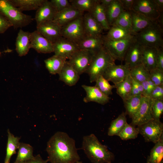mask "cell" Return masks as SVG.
I'll return each instance as SVG.
<instances>
[{"label":"cell","instance_id":"obj_32","mask_svg":"<svg viewBox=\"0 0 163 163\" xmlns=\"http://www.w3.org/2000/svg\"><path fill=\"white\" fill-rule=\"evenodd\" d=\"M117 93L122 98L123 101L131 97L132 87V78L129 74L124 80L118 84L114 85Z\"/></svg>","mask_w":163,"mask_h":163},{"label":"cell","instance_id":"obj_8","mask_svg":"<svg viewBox=\"0 0 163 163\" xmlns=\"http://www.w3.org/2000/svg\"><path fill=\"white\" fill-rule=\"evenodd\" d=\"M137 127L139 134L143 136L146 142L155 144L163 136V123L160 120L153 119Z\"/></svg>","mask_w":163,"mask_h":163},{"label":"cell","instance_id":"obj_35","mask_svg":"<svg viewBox=\"0 0 163 163\" xmlns=\"http://www.w3.org/2000/svg\"><path fill=\"white\" fill-rule=\"evenodd\" d=\"M45 0H9L21 11L37 10Z\"/></svg>","mask_w":163,"mask_h":163},{"label":"cell","instance_id":"obj_31","mask_svg":"<svg viewBox=\"0 0 163 163\" xmlns=\"http://www.w3.org/2000/svg\"><path fill=\"white\" fill-rule=\"evenodd\" d=\"M17 155L14 163H22L31 160L35 157L33 155V149L30 145L20 142Z\"/></svg>","mask_w":163,"mask_h":163},{"label":"cell","instance_id":"obj_48","mask_svg":"<svg viewBox=\"0 0 163 163\" xmlns=\"http://www.w3.org/2000/svg\"><path fill=\"white\" fill-rule=\"evenodd\" d=\"M156 68L163 72V48L157 49Z\"/></svg>","mask_w":163,"mask_h":163},{"label":"cell","instance_id":"obj_11","mask_svg":"<svg viewBox=\"0 0 163 163\" xmlns=\"http://www.w3.org/2000/svg\"><path fill=\"white\" fill-rule=\"evenodd\" d=\"M153 101L149 97L142 96L140 107L132 118L131 124L138 126L153 119L151 113Z\"/></svg>","mask_w":163,"mask_h":163},{"label":"cell","instance_id":"obj_40","mask_svg":"<svg viewBox=\"0 0 163 163\" xmlns=\"http://www.w3.org/2000/svg\"><path fill=\"white\" fill-rule=\"evenodd\" d=\"M97 0H70L71 5L80 11L90 12L94 6Z\"/></svg>","mask_w":163,"mask_h":163},{"label":"cell","instance_id":"obj_34","mask_svg":"<svg viewBox=\"0 0 163 163\" xmlns=\"http://www.w3.org/2000/svg\"><path fill=\"white\" fill-rule=\"evenodd\" d=\"M126 115L125 112H123L116 119L111 121L108 129L109 136H118L127 123Z\"/></svg>","mask_w":163,"mask_h":163},{"label":"cell","instance_id":"obj_51","mask_svg":"<svg viewBox=\"0 0 163 163\" xmlns=\"http://www.w3.org/2000/svg\"><path fill=\"white\" fill-rule=\"evenodd\" d=\"M140 95L142 94L136 86L132 78V87L131 93V97L136 96Z\"/></svg>","mask_w":163,"mask_h":163},{"label":"cell","instance_id":"obj_59","mask_svg":"<svg viewBox=\"0 0 163 163\" xmlns=\"http://www.w3.org/2000/svg\"></svg>","mask_w":163,"mask_h":163},{"label":"cell","instance_id":"obj_41","mask_svg":"<svg viewBox=\"0 0 163 163\" xmlns=\"http://www.w3.org/2000/svg\"><path fill=\"white\" fill-rule=\"evenodd\" d=\"M95 86L106 95L109 96L112 94V90L115 88L114 85H110L109 81L103 75L98 77L96 80Z\"/></svg>","mask_w":163,"mask_h":163},{"label":"cell","instance_id":"obj_2","mask_svg":"<svg viewBox=\"0 0 163 163\" xmlns=\"http://www.w3.org/2000/svg\"><path fill=\"white\" fill-rule=\"evenodd\" d=\"M82 140L81 149L92 163H112L114 160L113 153L94 134L84 136Z\"/></svg>","mask_w":163,"mask_h":163},{"label":"cell","instance_id":"obj_52","mask_svg":"<svg viewBox=\"0 0 163 163\" xmlns=\"http://www.w3.org/2000/svg\"><path fill=\"white\" fill-rule=\"evenodd\" d=\"M154 2L157 5L160 11L162 12L163 9V0H153Z\"/></svg>","mask_w":163,"mask_h":163},{"label":"cell","instance_id":"obj_37","mask_svg":"<svg viewBox=\"0 0 163 163\" xmlns=\"http://www.w3.org/2000/svg\"><path fill=\"white\" fill-rule=\"evenodd\" d=\"M130 75L133 79L140 83L150 79L149 72L142 64L130 69Z\"/></svg>","mask_w":163,"mask_h":163},{"label":"cell","instance_id":"obj_7","mask_svg":"<svg viewBox=\"0 0 163 163\" xmlns=\"http://www.w3.org/2000/svg\"><path fill=\"white\" fill-rule=\"evenodd\" d=\"M83 16L61 27V36L77 44L83 39L86 35L83 27Z\"/></svg>","mask_w":163,"mask_h":163},{"label":"cell","instance_id":"obj_5","mask_svg":"<svg viewBox=\"0 0 163 163\" xmlns=\"http://www.w3.org/2000/svg\"><path fill=\"white\" fill-rule=\"evenodd\" d=\"M0 13L10 22L15 29L27 26L33 21L31 16L24 14L9 0H0Z\"/></svg>","mask_w":163,"mask_h":163},{"label":"cell","instance_id":"obj_55","mask_svg":"<svg viewBox=\"0 0 163 163\" xmlns=\"http://www.w3.org/2000/svg\"><path fill=\"white\" fill-rule=\"evenodd\" d=\"M77 163H82V162L81 161H79Z\"/></svg>","mask_w":163,"mask_h":163},{"label":"cell","instance_id":"obj_15","mask_svg":"<svg viewBox=\"0 0 163 163\" xmlns=\"http://www.w3.org/2000/svg\"><path fill=\"white\" fill-rule=\"evenodd\" d=\"M30 48L37 52L48 53L53 52V43L37 30L30 33Z\"/></svg>","mask_w":163,"mask_h":163},{"label":"cell","instance_id":"obj_43","mask_svg":"<svg viewBox=\"0 0 163 163\" xmlns=\"http://www.w3.org/2000/svg\"><path fill=\"white\" fill-rule=\"evenodd\" d=\"M150 79L156 86L163 85V72L155 68L149 72Z\"/></svg>","mask_w":163,"mask_h":163},{"label":"cell","instance_id":"obj_30","mask_svg":"<svg viewBox=\"0 0 163 163\" xmlns=\"http://www.w3.org/2000/svg\"><path fill=\"white\" fill-rule=\"evenodd\" d=\"M67 60L60 56L54 55L44 60L46 67L51 74H59Z\"/></svg>","mask_w":163,"mask_h":163},{"label":"cell","instance_id":"obj_29","mask_svg":"<svg viewBox=\"0 0 163 163\" xmlns=\"http://www.w3.org/2000/svg\"><path fill=\"white\" fill-rule=\"evenodd\" d=\"M105 8L107 20L110 27L124 10L119 0H113L111 4Z\"/></svg>","mask_w":163,"mask_h":163},{"label":"cell","instance_id":"obj_12","mask_svg":"<svg viewBox=\"0 0 163 163\" xmlns=\"http://www.w3.org/2000/svg\"><path fill=\"white\" fill-rule=\"evenodd\" d=\"M54 55L68 60L79 49L77 44L61 37L53 43Z\"/></svg>","mask_w":163,"mask_h":163},{"label":"cell","instance_id":"obj_19","mask_svg":"<svg viewBox=\"0 0 163 163\" xmlns=\"http://www.w3.org/2000/svg\"><path fill=\"white\" fill-rule=\"evenodd\" d=\"M77 45L79 49L87 50L96 54L104 47L103 36H86Z\"/></svg>","mask_w":163,"mask_h":163},{"label":"cell","instance_id":"obj_47","mask_svg":"<svg viewBox=\"0 0 163 163\" xmlns=\"http://www.w3.org/2000/svg\"><path fill=\"white\" fill-rule=\"evenodd\" d=\"M12 26V24L10 22L0 13V34L4 33Z\"/></svg>","mask_w":163,"mask_h":163},{"label":"cell","instance_id":"obj_26","mask_svg":"<svg viewBox=\"0 0 163 163\" xmlns=\"http://www.w3.org/2000/svg\"><path fill=\"white\" fill-rule=\"evenodd\" d=\"M89 13L104 30H108L110 29V26L107 20L105 8L99 0H97L94 6Z\"/></svg>","mask_w":163,"mask_h":163},{"label":"cell","instance_id":"obj_44","mask_svg":"<svg viewBox=\"0 0 163 163\" xmlns=\"http://www.w3.org/2000/svg\"><path fill=\"white\" fill-rule=\"evenodd\" d=\"M50 1L56 12L61 11L71 5L68 0H51Z\"/></svg>","mask_w":163,"mask_h":163},{"label":"cell","instance_id":"obj_56","mask_svg":"<svg viewBox=\"0 0 163 163\" xmlns=\"http://www.w3.org/2000/svg\"><path fill=\"white\" fill-rule=\"evenodd\" d=\"M146 163H149V161L147 160V162Z\"/></svg>","mask_w":163,"mask_h":163},{"label":"cell","instance_id":"obj_42","mask_svg":"<svg viewBox=\"0 0 163 163\" xmlns=\"http://www.w3.org/2000/svg\"><path fill=\"white\" fill-rule=\"evenodd\" d=\"M163 113V100H153L151 107V113L153 119L160 120Z\"/></svg>","mask_w":163,"mask_h":163},{"label":"cell","instance_id":"obj_57","mask_svg":"<svg viewBox=\"0 0 163 163\" xmlns=\"http://www.w3.org/2000/svg\"><path fill=\"white\" fill-rule=\"evenodd\" d=\"M160 163H163V160H162Z\"/></svg>","mask_w":163,"mask_h":163},{"label":"cell","instance_id":"obj_45","mask_svg":"<svg viewBox=\"0 0 163 163\" xmlns=\"http://www.w3.org/2000/svg\"><path fill=\"white\" fill-rule=\"evenodd\" d=\"M149 97L153 100H163V85L156 86Z\"/></svg>","mask_w":163,"mask_h":163},{"label":"cell","instance_id":"obj_6","mask_svg":"<svg viewBox=\"0 0 163 163\" xmlns=\"http://www.w3.org/2000/svg\"><path fill=\"white\" fill-rule=\"evenodd\" d=\"M104 47L115 59L123 61L130 45L136 39L134 38L117 40L108 39L103 36Z\"/></svg>","mask_w":163,"mask_h":163},{"label":"cell","instance_id":"obj_1","mask_svg":"<svg viewBox=\"0 0 163 163\" xmlns=\"http://www.w3.org/2000/svg\"><path fill=\"white\" fill-rule=\"evenodd\" d=\"M46 150L50 163H77L80 159L75 140L64 132L55 133L47 142Z\"/></svg>","mask_w":163,"mask_h":163},{"label":"cell","instance_id":"obj_24","mask_svg":"<svg viewBox=\"0 0 163 163\" xmlns=\"http://www.w3.org/2000/svg\"><path fill=\"white\" fill-rule=\"evenodd\" d=\"M30 33L21 29L18 33L15 42V50L20 56H25L31 48Z\"/></svg>","mask_w":163,"mask_h":163},{"label":"cell","instance_id":"obj_33","mask_svg":"<svg viewBox=\"0 0 163 163\" xmlns=\"http://www.w3.org/2000/svg\"><path fill=\"white\" fill-rule=\"evenodd\" d=\"M143 96H131L123 101L126 115L132 118L136 113L141 104Z\"/></svg>","mask_w":163,"mask_h":163},{"label":"cell","instance_id":"obj_14","mask_svg":"<svg viewBox=\"0 0 163 163\" xmlns=\"http://www.w3.org/2000/svg\"><path fill=\"white\" fill-rule=\"evenodd\" d=\"M129 74V69L124 65H116L115 63L110 66L102 75L115 85L123 81Z\"/></svg>","mask_w":163,"mask_h":163},{"label":"cell","instance_id":"obj_18","mask_svg":"<svg viewBox=\"0 0 163 163\" xmlns=\"http://www.w3.org/2000/svg\"><path fill=\"white\" fill-rule=\"evenodd\" d=\"M82 87L85 91L86 95L83 98V101L86 103L94 102L101 105H104L108 103L110 98L102 92L97 87L82 85Z\"/></svg>","mask_w":163,"mask_h":163},{"label":"cell","instance_id":"obj_58","mask_svg":"<svg viewBox=\"0 0 163 163\" xmlns=\"http://www.w3.org/2000/svg\"><path fill=\"white\" fill-rule=\"evenodd\" d=\"M0 54H1V53H0Z\"/></svg>","mask_w":163,"mask_h":163},{"label":"cell","instance_id":"obj_23","mask_svg":"<svg viewBox=\"0 0 163 163\" xmlns=\"http://www.w3.org/2000/svg\"><path fill=\"white\" fill-rule=\"evenodd\" d=\"M58 74L59 79L69 86L75 85L80 78L79 75L67 60Z\"/></svg>","mask_w":163,"mask_h":163},{"label":"cell","instance_id":"obj_10","mask_svg":"<svg viewBox=\"0 0 163 163\" xmlns=\"http://www.w3.org/2000/svg\"><path fill=\"white\" fill-rule=\"evenodd\" d=\"M132 9L154 21L162 14L153 0H134Z\"/></svg>","mask_w":163,"mask_h":163},{"label":"cell","instance_id":"obj_13","mask_svg":"<svg viewBox=\"0 0 163 163\" xmlns=\"http://www.w3.org/2000/svg\"><path fill=\"white\" fill-rule=\"evenodd\" d=\"M142 45L136 40L130 45L125 56L124 65L129 70L142 64Z\"/></svg>","mask_w":163,"mask_h":163},{"label":"cell","instance_id":"obj_27","mask_svg":"<svg viewBox=\"0 0 163 163\" xmlns=\"http://www.w3.org/2000/svg\"><path fill=\"white\" fill-rule=\"evenodd\" d=\"M104 36L108 39L113 40L130 39L135 37V36L130 31L114 24L110 27L107 34Z\"/></svg>","mask_w":163,"mask_h":163},{"label":"cell","instance_id":"obj_20","mask_svg":"<svg viewBox=\"0 0 163 163\" xmlns=\"http://www.w3.org/2000/svg\"><path fill=\"white\" fill-rule=\"evenodd\" d=\"M56 12L50 1L45 0L37 10L35 19L37 25L45 22L53 21Z\"/></svg>","mask_w":163,"mask_h":163},{"label":"cell","instance_id":"obj_22","mask_svg":"<svg viewBox=\"0 0 163 163\" xmlns=\"http://www.w3.org/2000/svg\"><path fill=\"white\" fill-rule=\"evenodd\" d=\"M131 17V32L135 36L155 22L132 9L129 10Z\"/></svg>","mask_w":163,"mask_h":163},{"label":"cell","instance_id":"obj_36","mask_svg":"<svg viewBox=\"0 0 163 163\" xmlns=\"http://www.w3.org/2000/svg\"><path fill=\"white\" fill-rule=\"evenodd\" d=\"M163 158V136L159 140L155 143L151 150L147 160L149 163H160Z\"/></svg>","mask_w":163,"mask_h":163},{"label":"cell","instance_id":"obj_25","mask_svg":"<svg viewBox=\"0 0 163 163\" xmlns=\"http://www.w3.org/2000/svg\"><path fill=\"white\" fill-rule=\"evenodd\" d=\"M157 49L142 46V64L149 71L156 68Z\"/></svg>","mask_w":163,"mask_h":163},{"label":"cell","instance_id":"obj_16","mask_svg":"<svg viewBox=\"0 0 163 163\" xmlns=\"http://www.w3.org/2000/svg\"><path fill=\"white\" fill-rule=\"evenodd\" d=\"M37 30L52 43L62 37L61 27L52 21L37 25Z\"/></svg>","mask_w":163,"mask_h":163},{"label":"cell","instance_id":"obj_53","mask_svg":"<svg viewBox=\"0 0 163 163\" xmlns=\"http://www.w3.org/2000/svg\"><path fill=\"white\" fill-rule=\"evenodd\" d=\"M133 79L137 88L139 90L141 94L142 95L144 92V89L143 86L141 83L137 82Z\"/></svg>","mask_w":163,"mask_h":163},{"label":"cell","instance_id":"obj_50","mask_svg":"<svg viewBox=\"0 0 163 163\" xmlns=\"http://www.w3.org/2000/svg\"><path fill=\"white\" fill-rule=\"evenodd\" d=\"M48 162L47 159L46 160L43 159L40 154H38L33 159L22 163H47Z\"/></svg>","mask_w":163,"mask_h":163},{"label":"cell","instance_id":"obj_49","mask_svg":"<svg viewBox=\"0 0 163 163\" xmlns=\"http://www.w3.org/2000/svg\"><path fill=\"white\" fill-rule=\"evenodd\" d=\"M124 9L129 11L132 9L134 0H119Z\"/></svg>","mask_w":163,"mask_h":163},{"label":"cell","instance_id":"obj_38","mask_svg":"<svg viewBox=\"0 0 163 163\" xmlns=\"http://www.w3.org/2000/svg\"><path fill=\"white\" fill-rule=\"evenodd\" d=\"M113 24L116 25L131 32L132 20L129 11L124 10Z\"/></svg>","mask_w":163,"mask_h":163},{"label":"cell","instance_id":"obj_9","mask_svg":"<svg viewBox=\"0 0 163 163\" xmlns=\"http://www.w3.org/2000/svg\"><path fill=\"white\" fill-rule=\"evenodd\" d=\"M95 54L87 50L79 49L67 61L80 75L86 72Z\"/></svg>","mask_w":163,"mask_h":163},{"label":"cell","instance_id":"obj_17","mask_svg":"<svg viewBox=\"0 0 163 163\" xmlns=\"http://www.w3.org/2000/svg\"><path fill=\"white\" fill-rule=\"evenodd\" d=\"M83 13L71 5L61 11L56 12L52 21L62 27L76 18L82 16Z\"/></svg>","mask_w":163,"mask_h":163},{"label":"cell","instance_id":"obj_46","mask_svg":"<svg viewBox=\"0 0 163 163\" xmlns=\"http://www.w3.org/2000/svg\"><path fill=\"white\" fill-rule=\"evenodd\" d=\"M141 83L144 89L142 96L149 97L156 86L150 79L146 80Z\"/></svg>","mask_w":163,"mask_h":163},{"label":"cell","instance_id":"obj_28","mask_svg":"<svg viewBox=\"0 0 163 163\" xmlns=\"http://www.w3.org/2000/svg\"><path fill=\"white\" fill-rule=\"evenodd\" d=\"M8 140L6 149V154L4 163H10L12 156L16 153L20 145L21 137L15 136L8 129Z\"/></svg>","mask_w":163,"mask_h":163},{"label":"cell","instance_id":"obj_54","mask_svg":"<svg viewBox=\"0 0 163 163\" xmlns=\"http://www.w3.org/2000/svg\"><path fill=\"white\" fill-rule=\"evenodd\" d=\"M113 0H99L101 5L106 8L110 5Z\"/></svg>","mask_w":163,"mask_h":163},{"label":"cell","instance_id":"obj_4","mask_svg":"<svg viewBox=\"0 0 163 163\" xmlns=\"http://www.w3.org/2000/svg\"><path fill=\"white\" fill-rule=\"evenodd\" d=\"M115 60L104 46L94 55L85 72L89 76L90 82H95L98 77L102 75L110 66L115 63Z\"/></svg>","mask_w":163,"mask_h":163},{"label":"cell","instance_id":"obj_3","mask_svg":"<svg viewBox=\"0 0 163 163\" xmlns=\"http://www.w3.org/2000/svg\"><path fill=\"white\" fill-rule=\"evenodd\" d=\"M136 40L143 46L163 48V29L157 21L135 35Z\"/></svg>","mask_w":163,"mask_h":163},{"label":"cell","instance_id":"obj_21","mask_svg":"<svg viewBox=\"0 0 163 163\" xmlns=\"http://www.w3.org/2000/svg\"><path fill=\"white\" fill-rule=\"evenodd\" d=\"M83 21L86 36H102L104 29L89 13L87 12L83 15Z\"/></svg>","mask_w":163,"mask_h":163},{"label":"cell","instance_id":"obj_39","mask_svg":"<svg viewBox=\"0 0 163 163\" xmlns=\"http://www.w3.org/2000/svg\"><path fill=\"white\" fill-rule=\"evenodd\" d=\"M139 134L138 127L127 123L118 136L123 140H127L136 139Z\"/></svg>","mask_w":163,"mask_h":163}]
</instances>
